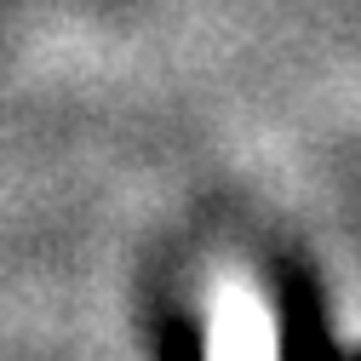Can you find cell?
Wrapping results in <instances>:
<instances>
[{
  "label": "cell",
  "mask_w": 361,
  "mask_h": 361,
  "mask_svg": "<svg viewBox=\"0 0 361 361\" xmlns=\"http://www.w3.org/2000/svg\"><path fill=\"white\" fill-rule=\"evenodd\" d=\"M212 361H276V327H269V310L258 304V293L218 287Z\"/></svg>",
  "instance_id": "obj_1"
}]
</instances>
